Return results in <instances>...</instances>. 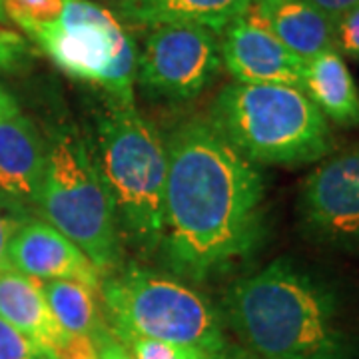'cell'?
Masks as SVG:
<instances>
[{"label": "cell", "instance_id": "9c48e42d", "mask_svg": "<svg viewBox=\"0 0 359 359\" xmlns=\"http://www.w3.org/2000/svg\"><path fill=\"white\" fill-rule=\"evenodd\" d=\"M297 216L309 240L332 248H359V144L330 154L297 198Z\"/></svg>", "mask_w": 359, "mask_h": 359}, {"label": "cell", "instance_id": "83f0119b", "mask_svg": "<svg viewBox=\"0 0 359 359\" xmlns=\"http://www.w3.org/2000/svg\"><path fill=\"white\" fill-rule=\"evenodd\" d=\"M218 359H268L262 358V355H256L252 351H248L245 347H236V346H228V349L219 355Z\"/></svg>", "mask_w": 359, "mask_h": 359}, {"label": "cell", "instance_id": "f1b7e54d", "mask_svg": "<svg viewBox=\"0 0 359 359\" xmlns=\"http://www.w3.org/2000/svg\"><path fill=\"white\" fill-rule=\"evenodd\" d=\"M100 2H106L108 4V8H114V11H118L122 4H126L128 0H100Z\"/></svg>", "mask_w": 359, "mask_h": 359}, {"label": "cell", "instance_id": "484cf974", "mask_svg": "<svg viewBox=\"0 0 359 359\" xmlns=\"http://www.w3.org/2000/svg\"><path fill=\"white\" fill-rule=\"evenodd\" d=\"M311 4L316 11H320L321 14H325L327 18L332 20H339L344 14H347L349 11H353L355 6H359V0H304Z\"/></svg>", "mask_w": 359, "mask_h": 359}, {"label": "cell", "instance_id": "603a6c76", "mask_svg": "<svg viewBox=\"0 0 359 359\" xmlns=\"http://www.w3.org/2000/svg\"><path fill=\"white\" fill-rule=\"evenodd\" d=\"M335 50L359 58V6L335 20Z\"/></svg>", "mask_w": 359, "mask_h": 359}, {"label": "cell", "instance_id": "d6986e66", "mask_svg": "<svg viewBox=\"0 0 359 359\" xmlns=\"http://www.w3.org/2000/svg\"><path fill=\"white\" fill-rule=\"evenodd\" d=\"M114 334V332H112ZM132 359H214L202 349L132 334H114Z\"/></svg>", "mask_w": 359, "mask_h": 359}, {"label": "cell", "instance_id": "d4e9b609", "mask_svg": "<svg viewBox=\"0 0 359 359\" xmlns=\"http://www.w3.org/2000/svg\"><path fill=\"white\" fill-rule=\"evenodd\" d=\"M98 344V359H132L128 349L118 341V337L112 334L110 325L104 330L102 334L96 337Z\"/></svg>", "mask_w": 359, "mask_h": 359}, {"label": "cell", "instance_id": "ffe728a7", "mask_svg": "<svg viewBox=\"0 0 359 359\" xmlns=\"http://www.w3.org/2000/svg\"><path fill=\"white\" fill-rule=\"evenodd\" d=\"M28 218H32V212L28 208L6 196H0V273L13 269L8 262V248L16 231L22 228V224Z\"/></svg>", "mask_w": 359, "mask_h": 359}, {"label": "cell", "instance_id": "9a60e30c", "mask_svg": "<svg viewBox=\"0 0 359 359\" xmlns=\"http://www.w3.org/2000/svg\"><path fill=\"white\" fill-rule=\"evenodd\" d=\"M252 0H128L116 16L134 25H198L222 34Z\"/></svg>", "mask_w": 359, "mask_h": 359}, {"label": "cell", "instance_id": "8fae6325", "mask_svg": "<svg viewBox=\"0 0 359 359\" xmlns=\"http://www.w3.org/2000/svg\"><path fill=\"white\" fill-rule=\"evenodd\" d=\"M11 268L40 282L74 280L100 290L102 273L62 231L40 218H28L8 248Z\"/></svg>", "mask_w": 359, "mask_h": 359}, {"label": "cell", "instance_id": "5b68a950", "mask_svg": "<svg viewBox=\"0 0 359 359\" xmlns=\"http://www.w3.org/2000/svg\"><path fill=\"white\" fill-rule=\"evenodd\" d=\"M46 168L36 212L94 262L102 278L122 268L124 240L90 138L76 124L46 126Z\"/></svg>", "mask_w": 359, "mask_h": 359}, {"label": "cell", "instance_id": "2e32d148", "mask_svg": "<svg viewBox=\"0 0 359 359\" xmlns=\"http://www.w3.org/2000/svg\"><path fill=\"white\" fill-rule=\"evenodd\" d=\"M302 92L337 126H359V88L337 50L321 52L306 62Z\"/></svg>", "mask_w": 359, "mask_h": 359}, {"label": "cell", "instance_id": "6da1fadb", "mask_svg": "<svg viewBox=\"0 0 359 359\" xmlns=\"http://www.w3.org/2000/svg\"><path fill=\"white\" fill-rule=\"evenodd\" d=\"M166 150L158 254L172 276L204 282L252 256L262 242L264 176L204 118L178 124Z\"/></svg>", "mask_w": 359, "mask_h": 359}, {"label": "cell", "instance_id": "7a4b0ae2", "mask_svg": "<svg viewBox=\"0 0 359 359\" xmlns=\"http://www.w3.org/2000/svg\"><path fill=\"white\" fill-rule=\"evenodd\" d=\"M224 323L242 346L268 359H353L335 295L308 271L276 259L231 285Z\"/></svg>", "mask_w": 359, "mask_h": 359}, {"label": "cell", "instance_id": "30bf717a", "mask_svg": "<svg viewBox=\"0 0 359 359\" xmlns=\"http://www.w3.org/2000/svg\"><path fill=\"white\" fill-rule=\"evenodd\" d=\"M222 65L242 84L304 86L306 60L285 48L269 30L248 14L228 25L219 39Z\"/></svg>", "mask_w": 359, "mask_h": 359}, {"label": "cell", "instance_id": "44dd1931", "mask_svg": "<svg viewBox=\"0 0 359 359\" xmlns=\"http://www.w3.org/2000/svg\"><path fill=\"white\" fill-rule=\"evenodd\" d=\"M34 60V48L18 32L0 26V70L20 72Z\"/></svg>", "mask_w": 359, "mask_h": 359}, {"label": "cell", "instance_id": "7402d4cb", "mask_svg": "<svg viewBox=\"0 0 359 359\" xmlns=\"http://www.w3.org/2000/svg\"><path fill=\"white\" fill-rule=\"evenodd\" d=\"M0 359H50L28 335L0 318Z\"/></svg>", "mask_w": 359, "mask_h": 359}, {"label": "cell", "instance_id": "f546056e", "mask_svg": "<svg viewBox=\"0 0 359 359\" xmlns=\"http://www.w3.org/2000/svg\"><path fill=\"white\" fill-rule=\"evenodd\" d=\"M6 13H4V0H0V22H6Z\"/></svg>", "mask_w": 359, "mask_h": 359}, {"label": "cell", "instance_id": "3957f363", "mask_svg": "<svg viewBox=\"0 0 359 359\" xmlns=\"http://www.w3.org/2000/svg\"><path fill=\"white\" fill-rule=\"evenodd\" d=\"M90 144L122 240L144 256L158 254L164 230L166 142L134 102L104 98Z\"/></svg>", "mask_w": 359, "mask_h": 359}, {"label": "cell", "instance_id": "277c9868", "mask_svg": "<svg viewBox=\"0 0 359 359\" xmlns=\"http://www.w3.org/2000/svg\"><path fill=\"white\" fill-rule=\"evenodd\" d=\"M208 120L256 166H308L335 150L330 120L294 86L228 84Z\"/></svg>", "mask_w": 359, "mask_h": 359}, {"label": "cell", "instance_id": "7c38bea8", "mask_svg": "<svg viewBox=\"0 0 359 359\" xmlns=\"http://www.w3.org/2000/svg\"><path fill=\"white\" fill-rule=\"evenodd\" d=\"M46 168L44 136L22 112L0 120V196L36 210Z\"/></svg>", "mask_w": 359, "mask_h": 359}, {"label": "cell", "instance_id": "4fadbf2b", "mask_svg": "<svg viewBox=\"0 0 359 359\" xmlns=\"http://www.w3.org/2000/svg\"><path fill=\"white\" fill-rule=\"evenodd\" d=\"M245 14L306 62L335 50V22L304 0H252Z\"/></svg>", "mask_w": 359, "mask_h": 359}, {"label": "cell", "instance_id": "ac0fdd59", "mask_svg": "<svg viewBox=\"0 0 359 359\" xmlns=\"http://www.w3.org/2000/svg\"><path fill=\"white\" fill-rule=\"evenodd\" d=\"M65 0H4L6 18L30 39L60 14Z\"/></svg>", "mask_w": 359, "mask_h": 359}, {"label": "cell", "instance_id": "ba28073f", "mask_svg": "<svg viewBox=\"0 0 359 359\" xmlns=\"http://www.w3.org/2000/svg\"><path fill=\"white\" fill-rule=\"evenodd\" d=\"M222 68L219 34L198 25H160L138 50L136 82L160 100L200 96Z\"/></svg>", "mask_w": 359, "mask_h": 359}, {"label": "cell", "instance_id": "52a82bcc", "mask_svg": "<svg viewBox=\"0 0 359 359\" xmlns=\"http://www.w3.org/2000/svg\"><path fill=\"white\" fill-rule=\"evenodd\" d=\"M30 40L66 76L120 102H134L138 48L126 26L94 0H65L60 14Z\"/></svg>", "mask_w": 359, "mask_h": 359}, {"label": "cell", "instance_id": "5bb4252c", "mask_svg": "<svg viewBox=\"0 0 359 359\" xmlns=\"http://www.w3.org/2000/svg\"><path fill=\"white\" fill-rule=\"evenodd\" d=\"M0 318L28 335L50 359H58L66 332L52 316L40 280L16 269L0 273Z\"/></svg>", "mask_w": 359, "mask_h": 359}, {"label": "cell", "instance_id": "cb8c5ba5", "mask_svg": "<svg viewBox=\"0 0 359 359\" xmlns=\"http://www.w3.org/2000/svg\"><path fill=\"white\" fill-rule=\"evenodd\" d=\"M58 359H98V344L92 335L68 334Z\"/></svg>", "mask_w": 359, "mask_h": 359}, {"label": "cell", "instance_id": "8992f818", "mask_svg": "<svg viewBox=\"0 0 359 359\" xmlns=\"http://www.w3.org/2000/svg\"><path fill=\"white\" fill-rule=\"evenodd\" d=\"M100 294L114 334H132L202 349H228L222 311L176 276L130 264L102 278Z\"/></svg>", "mask_w": 359, "mask_h": 359}, {"label": "cell", "instance_id": "4316f807", "mask_svg": "<svg viewBox=\"0 0 359 359\" xmlns=\"http://www.w3.org/2000/svg\"><path fill=\"white\" fill-rule=\"evenodd\" d=\"M18 112H20V106L16 102V98L0 84V120L11 118V116L18 114Z\"/></svg>", "mask_w": 359, "mask_h": 359}, {"label": "cell", "instance_id": "e0dca14e", "mask_svg": "<svg viewBox=\"0 0 359 359\" xmlns=\"http://www.w3.org/2000/svg\"><path fill=\"white\" fill-rule=\"evenodd\" d=\"M52 316L66 334L92 335L94 339L108 327L96 302V287L74 280L42 282Z\"/></svg>", "mask_w": 359, "mask_h": 359}]
</instances>
